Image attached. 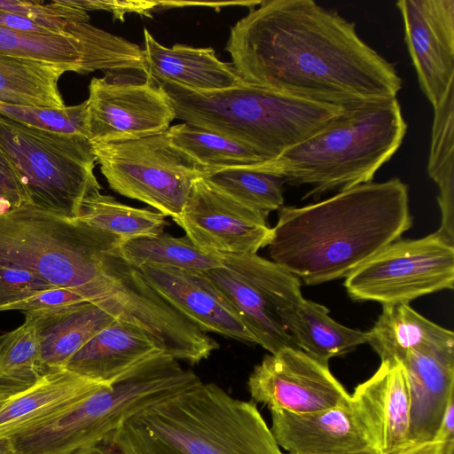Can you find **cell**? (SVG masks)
<instances>
[{
	"label": "cell",
	"instance_id": "obj_13",
	"mask_svg": "<svg viewBox=\"0 0 454 454\" xmlns=\"http://www.w3.org/2000/svg\"><path fill=\"white\" fill-rule=\"evenodd\" d=\"M266 219L200 177L174 221L200 249L239 257L255 254L268 246L272 231Z\"/></svg>",
	"mask_w": 454,
	"mask_h": 454
},
{
	"label": "cell",
	"instance_id": "obj_16",
	"mask_svg": "<svg viewBox=\"0 0 454 454\" xmlns=\"http://www.w3.org/2000/svg\"><path fill=\"white\" fill-rule=\"evenodd\" d=\"M420 88L434 108L454 85V0L396 3Z\"/></svg>",
	"mask_w": 454,
	"mask_h": 454
},
{
	"label": "cell",
	"instance_id": "obj_12",
	"mask_svg": "<svg viewBox=\"0 0 454 454\" xmlns=\"http://www.w3.org/2000/svg\"><path fill=\"white\" fill-rule=\"evenodd\" d=\"M0 56L67 66L80 74L145 72L143 49L89 22L69 35L27 33L0 25Z\"/></svg>",
	"mask_w": 454,
	"mask_h": 454
},
{
	"label": "cell",
	"instance_id": "obj_24",
	"mask_svg": "<svg viewBox=\"0 0 454 454\" xmlns=\"http://www.w3.org/2000/svg\"><path fill=\"white\" fill-rule=\"evenodd\" d=\"M38 336L41 361L49 371L67 362L92 337L116 318L99 302L86 301L50 311L24 312Z\"/></svg>",
	"mask_w": 454,
	"mask_h": 454
},
{
	"label": "cell",
	"instance_id": "obj_9",
	"mask_svg": "<svg viewBox=\"0 0 454 454\" xmlns=\"http://www.w3.org/2000/svg\"><path fill=\"white\" fill-rule=\"evenodd\" d=\"M223 265L203 272L236 314L270 354L298 348L281 317L303 298L301 282L271 260L259 255L223 256Z\"/></svg>",
	"mask_w": 454,
	"mask_h": 454
},
{
	"label": "cell",
	"instance_id": "obj_26",
	"mask_svg": "<svg viewBox=\"0 0 454 454\" xmlns=\"http://www.w3.org/2000/svg\"><path fill=\"white\" fill-rule=\"evenodd\" d=\"M367 335V343L381 361L401 362L411 350L454 342L452 331L427 319L408 303L382 305V312Z\"/></svg>",
	"mask_w": 454,
	"mask_h": 454
},
{
	"label": "cell",
	"instance_id": "obj_21",
	"mask_svg": "<svg viewBox=\"0 0 454 454\" xmlns=\"http://www.w3.org/2000/svg\"><path fill=\"white\" fill-rule=\"evenodd\" d=\"M272 435L291 454H346L372 450L349 405L306 412L270 411Z\"/></svg>",
	"mask_w": 454,
	"mask_h": 454
},
{
	"label": "cell",
	"instance_id": "obj_14",
	"mask_svg": "<svg viewBox=\"0 0 454 454\" xmlns=\"http://www.w3.org/2000/svg\"><path fill=\"white\" fill-rule=\"evenodd\" d=\"M87 104L88 139L92 144L160 133L176 119L166 93L149 80L133 82L94 77L89 85Z\"/></svg>",
	"mask_w": 454,
	"mask_h": 454
},
{
	"label": "cell",
	"instance_id": "obj_37",
	"mask_svg": "<svg viewBox=\"0 0 454 454\" xmlns=\"http://www.w3.org/2000/svg\"><path fill=\"white\" fill-rule=\"evenodd\" d=\"M29 203V197L17 170L0 149V214Z\"/></svg>",
	"mask_w": 454,
	"mask_h": 454
},
{
	"label": "cell",
	"instance_id": "obj_41",
	"mask_svg": "<svg viewBox=\"0 0 454 454\" xmlns=\"http://www.w3.org/2000/svg\"><path fill=\"white\" fill-rule=\"evenodd\" d=\"M72 454H120L111 445L105 442L81 448Z\"/></svg>",
	"mask_w": 454,
	"mask_h": 454
},
{
	"label": "cell",
	"instance_id": "obj_19",
	"mask_svg": "<svg viewBox=\"0 0 454 454\" xmlns=\"http://www.w3.org/2000/svg\"><path fill=\"white\" fill-rule=\"evenodd\" d=\"M399 363L409 391L410 444L434 442L454 396V342L411 350Z\"/></svg>",
	"mask_w": 454,
	"mask_h": 454
},
{
	"label": "cell",
	"instance_id": "obj_38",
	"mask_svg": "<svg viewBox=\"0 0 454 454\" xmlns=\"http://www.w3.org/2000/svg\"><path fill=\"white\" fill-rule=\"evenodd\" d=\"M77 8L85 12L103 10L112 12L114 20L124 21L125 14L137 13L152 18V12L163 8V2L134 0H72Z\"/></svg>",
	"mask_w": 454,
	"mask_h": 454
},
{
	"label": "cell",
	"instance_id": "obj_23",
	"mask_svg": "<svg viewBox=\"0 0 454 454\" xmlns=\"http://www.w3.org/2000/svg\"><path fill=\"white\" fill-rule=\"evenodd\" d=\"M104 386L66 369L49 371L35 386L10 399L0 410V440L54 417Z\"/></svg>",
	"mask_w": 454,
	"mask_h": 454
},
{
	"label": "cell",
	"instance_id": "obj_33",
	"mask_svg": "<svg viewBox=\"0 0 454 454\" xmlns=\"http://www.w3.org/2000/svg\"><path fill=\"white\" fill-rule=\"evenodd\" d=\"M259 164L208 170L204 178L236 201L267 217L283 207L286 182Z\"/></svg>",
	"mask_w": 454,
	"mask_h": 454
},
{
	"label": "cell",
	"instance_id": "obj_17",
	"mask_svg": "<svg viewBox=\"0 0 454 454\" xmlns=\"http://www.w3.org/2000/svg\"><path fill=\"white\" fill-rule=\"evenodd\" d=\"M348 405L376 454H397L411 446L409 391L398 361H381L378 370L349 394Z\"/></svg>",
	"mask_w": 454,
	"mask_h": 454
},
{
	"label": "cell",
	"instance_id": "obj_18",
	"mask_svg": "<svg viewBox=\"0 0 454 454\" xmlns=\"http://www.w3.org/2000/svg\"><path fill=\"white\" fill-rule=\"evenodd\" d=\"M139 270L163 300L203 332L256 344L227 299L203 272L151 266Z\"/></svg>",
	"mask_w": 454,
	"mask_h": 454
},
{
	"label": "cell",
	"instance_id": "obj_22",
	"mask_svg": "<svg viewBox=\"0 0 454 454\" xmlns=\"http://www.w3.org/2000/svg\"><path fill=\"white\" fill-rule=\"evenodd\" d=\"M147 80H161L196 91L225 90L243 82L232 64L221 61L213 48L183 44L165 47L144 29Z\"/></svg>",
	"mask_w": 454,
	"mask_h": 454
},
{
	"label": "cell",
	"instance_id": "obj_35",
	"mask_svg": "<svg viewBox=\"0 0 454 454\" xmlns=\"http://www.w3.org/2000/svg\"><path fill=\"white\" fill-rule=\"evenodd\" d=\"M52 287L57 286L32 272L0 267V312Z\"/></svg>",
	"mask_w": 454,
	"mask_h": 454
},
{
	"label": "cell",
	"instance_id": "obj_40",
	"mask_svg": "<svg viewBox=\"0 0 454 454\" xmlns=\"http://www.w3.org/2000/svg\"><path fill=\"white\" fill-rule=\"evenodd\" d=\"M454 442L446 443L434 441L427 443L411 445L397 454H453Z\"/></svg>",
	"mask_w": 454,
	"mask_h": 454
},
{
	"label": "cell",
	"instance_id": "obj_44",
	"mask_svg": "<svg viewBox=\"0 0 454 454\" xmlns=\"http://www.w3.org/2000/svg\"><path fill=\"white\" fill-rule=\"evenodd\" d=\"M291 454V453H287ZM346 454H376L373 450H364V451H358L354 453H346Z\"/></svg>",
	"mask_w": 454,
	"mask_h": 454
},
{
	"label": "cell",
	"instance_id": "obj_4",
	"mask_svg": "<svg viewBox=\"0 0 454 454\" xmlns=\"http://www.w3.org/2000/svg\"><path fill=\"white\" fill-rule=\"evenodd\" d=\"M407 127L397 98L365 102L259 165L286 183L309 185L304 198L340 192L372 182L400 147Z\"/></svg>",
	"mask_w": 454,
	"mask_h": 454
},
{
	"label": "cell",
	"instance_id": "obj_30",
	"mask_svg": "<svg viewBox=\"0 0 454 454\" xmlns=\"http://www.w3.org/2000/svg\"><path fill=\"white\" fill-rule=\"evenodd\" d=\"M173 145L208 170L255 165L267 160L250 146L191 122L168 129Z\"/></svg>",
	"mask_w": 454,
	"mask_h": 454
},
{
	"label": "cell",
	"instance_id": "obj_1",
	"mask_svg": "<svg viewBox=\"0 0 454 454\" xmlns=\"http://www.w3.org/2000/svg\"><path fill=\"white\" fill-rule=\"evenodd\" d=\"M255 6L231 28L225 47L244 82L342 108L397 98L395 66L359 37L354 22L313 0Z\"/></svg>",
	"mask_w": 454,
	"mask_h": 454
},
{
	"label": "cell",
	"instance_id": "obj_43",
	"mask_svg": "<svg viewBox=\"0 0 454 454\" xmlns=\"http://www.w3.org/2000/svg\"><path fill=\"white\" fill-rule=\"evenodd\" d=\"M10 399H12V398H9V397L5 396L4 395H3L0 392V410L7 403V402Z\"/></svg>",
	"mask_w": 454,
	"mask_h": 454
},
{
	"label": "cell",
	"instance_id": "obj_34",
	"mask_svg": "<svg viewBox=\"0 0 454 454\" xmlns=\"http://www.w3.org/2000/svg\"><path fill=\"white\" fill-rule=\"evenodd\" d=\"M0 114L39 129L88 138L87 100L63 108L36 107L0 102Z\"/></svg>",
	"mask_w": 454,
	"mask_h": 454
},
{
	"label": "cell",
	"instance_id": "obj_7",
	"mask_svg": "<svg viewBox=\"0 0 454 454\" xmlns=\"http://www.w3.org/2000/svg\"><path fill=\"white\" fill-rule=\"evenodd\" d=\"M0 149L20 175L34 207L74 220L101 186L93 144L81 135L34 128L0 114Z\"/></svg>",
	"mask_w": 454,
	"mask_h": 454
},
{
	"label": "cell",
	"instance_id": "obj_11",
	"mask_svg": "<svg viewBox=\"0 0 454 454\" xmlns=\"http://www.w3.org/2000/svg\"><path fill=\"white\" fill-rule=\"evenodd\" d=\"M148 403L145 387L126 378L9 438L19 454H72L103 441Z\"/></svg>",
	"mask_w": 454,
	"mask_h": 454
},
{
	"label": "cell",
	"instance_id": "obj_32",
	"mask_svg": "<svg viewBox=\"0 0 454 454\" xmlns=\"http://www.w3.org/2000/svg\"><path fill=\"white\" fill-rule=\"evenodd\" d=\"M76 220L114 235L122 242L159 235L166 224L161 213L122 204L100 192L84 199Z\"/></svg>",
	"mask_w": 454,
	"mask_h": 454
},
{
	"label": "cell",
	"instance_id": "obj_8",
	"mask_svg": "<svg viewBox=\"0 0 454 454\" xmlns=\"http://www.w3.org/2000/svg\"><path fill=\"white\" fill-rule=\"evenodd\" d=\"M167 130L134 140L93 144V149L112 190L174 220L206 168L173 145Z\"/></svg>",
	"mask_w": 454,
	"mask_h": 454
},
{
	"label": "cell",
	"instance_id": "obj_27",
	"mask_svg": "<svg viewBox=\"0 0 454 454\" xmlns=\"http://www.w3.org/2000/svg\"><path fill=\"white\" fill-rule=\"evenodd\" d=\"M67 66L0 56V102L25 106L63 108L59 81Z\"/></svg>",
	"mask_w": 454,
	"mask_h": 454
},
{
	"label": "cell",
	"instance_id": "obj_15",
	"mask_svg": "<svg viewBox=\"0 0 454 454\" xmlns=\"http://www.w3.org/2000/svg\"><path fill=\"white\" fill-rule=\"evenodd\" d=\"M247 386L252 398L270 411L306 413L348 405L349 400L327 364L293 348L266 356Z\"/></svg>",
	"mask_w": 454,
	"mask_h": 454
},
{
	"label": "cell",
	"instance_id": "obj_31",
	"mask_svg": "<svg viewBox=\"0 0 454 454\" xmlns=\"http://www.w3.org/2000/svg\"><path fill=\"white\" fill-rule=\"evenodd\" d=\"M45 373L35 327L25 317L21 325L0 335V392L12 398L35 386Z\"/></svg>",
	"mask_w": 454,
	"mask_h": 454
},
{
	"label": "cell",
	"instance_id": "obj_20",
	"mask_svg": "<svg viewBox=\"0 0 454 454\" xmlns=\"http://www.w3.org/2000/svg\"><path fill=\"white\" fill-rule=\"evenodd\" d=\"M163 354H168L164 346L150 333L116 319L82 346L64 369L111 386Z\"/></svg>",
	"mask_w": 454,
	"mask_h": 454
},
{
	"label": "cell",
	"instance_id": "obj_2",
	"mask_svg": "<svg viewBox=\"0 0 454 454\" xmlns=\"http://www.w3.org/2000/svg\"><path fill=\"white\" fill-rule=\"evenodd\" d=\"M412 226L408 186L369 182L303 207L283 206L267 246L306 285L346 278Z\"/></svg>",
	"mask_w": 454,
	"mask_h": 454
},
{
	"label": "cell",
	"instance_id": "obj_5",
	"mask_svg": "<svg viewBox=\"0 0 454 454\" xmlns=\"http://www.w3.org/2000/svg\"><path fill=\"white\" fill-rule=\"evenodd\" d=\"M168 98L175 118L239 141L273 160L323 129L346 108L309 101L243 82L215 91H196L149 80Z\"/></svg>",
	"mask_w": 454,
	"mask_h": 454
},
{
	"label": "cell",
	"instance_id": "obj_29",
	"mask_svg": "<svg viewBox=\"0 0 454 454\" xmlns=\"http://www.w3.org/2000/svg\"><path fill=\"white\" fill-rule=\"evenodd\" d=\"M118 252L137 269L151 266L205 272L223 265V256L200 249L187 236L164 232L124 241Z\"/></svg>",
	"mask_w": 454,
	"mask_h": 454
},
{
	"label": "cell",
	"instance_id": "obj_39",
	"mask_svg": "<svg viewBox=\"0 0 454 454\" xmlns=\"http://www.w3.org/2000/svg\"><path fill=\"white\" fill-rule=\"evenodd\" d=\"M434 441L446 443L454 442V396L447 404Z\"/></svg>",
	"mask_w": 454,
	"mask_h": 454
},
{
	"label": "cell",
	"instance_id": "obj_25",
	"mask_svg": "<svg viewBox=\"0 0 454 454\" xmlns=\"http://www.w3.org/2000/svg\"><path fill=\"white\" fill-rule=\"evenodd\" d=\"M282 324L299 349L327 364L331 358L344 355L367 343V332L340 325L322 304L302 298L281 317Z\"/></svg>",
	"mask_w": 454,
	"mask_h": 454
},
{
	"label": "cell",
	"instance_id": "obj_10",
	"mask_svg": "<svg viewBox=\"0 0 454 454\" xmlns=\"http://www.w3.org/2000/svg\"><path fill=\"white\" fill-rule=\"evenodd\" d=\"M454 245L437 232L397 239L345 278L354 301L382 305L410 303L435 292L453 289Z\"/></svg>",
	"mask_w": 454,
	"mask_h": 454
},
{
	"label": "cell",
	"instance_id": "obj_28",
	"mask_svg": "<svg viewBox=\"0 0 454 454\" xmlns=\"http://www.w3.org/2000/svg\"><path fill=\"white\" fill-rule=\"evenodd\" d=\"M434 111L427 172L439 189L442 217L436 232L454 245V85Z\"/></svg>",
	"mask_w": 454,
	"mask_h": 454
},
{
	"label": "cell",
	"instance_id": "obj_42",
	"mask_svg": "<svg viewBox=\"0 0 454 454\" xmlns=\"http://www.w3.org/2000/svg\"><path fill=\"white\" fill-rule=\"evenodd\" d=\"M0 454H19L10 438L0 440Z\"/></svg>",
	"mask_w": 454,
	"mask_h": 454
},
{
	"label": "cell",
	"instance_id": "obj_36",
	"mask_svg": "<svg viewBox=\"0 0 454 454\" xmlns=\"http://www.w3.org/2000/svg\"><path fill=\"white\" fill-rule=\"evenodd\" d=\"M90 301L81 292L68 287H52L10 306L6 310L50 311Z\"/></svg>",
	"mask_w": 454,
	"mask_h": 454
},
{
	"label": "cell",
	"instance_id": "obj_6",
	"mask_svg": "<svg viewBox=\"0 0 454 454\" xmlns=\"http://www.w3.org/2000/svg\"><path fill=\"white\" fill-rule=\"evenodd\" d=\"M121 239L79 220L30 203L0 214V267L27 270L47 282L95 300L104 255Z\"/></svg>",
	"mask_w": 454,
	"mask_h": 454
},
{
	"label": "cell",
	"instance_id": "obj_3",
	"mask_svg": "<svg viewBox=\"0 0 454 454\" xmlns=\"http://www.w3.org/2000/svg\"><path fill=\"white\" fill-rule=\"evenodd\" d=\"M101 442L120 454H283L254 403L202 382L142 409Z\"/></svg>",
	"mask_w": 454,
	"mask_h": 454
}]
</instances>
